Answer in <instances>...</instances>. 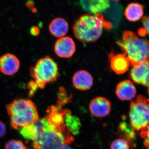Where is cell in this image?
I'll use <instances>...</instances> for the list:
<instances>
[{"instance_id":"2","label":"cell","mask_w":149,"mask_h":149,"mask_svg":"<svg viewBox=\"0 0 149 149\" xmlns=\"http://www.w3.org/2000/svg\"><path fill=\"white\" fill-rule=\"evenodd\" d=\"M112 27L111 23L106 20L102 14H86L76 20L72 28L78 40L83 43H90L98 40L104 29L109 30Z\"/></svg>"},{"instance_id":"26","label":"cell","mask_w":149,"mask_h":149,"mask_svg":"<svg viewBox=\"0 0 149 149\" xmlns=\"http://www.w3.org/2000/svg\"><path fill=\"white\" fill-rule=\"evenodd\" d=\"M30 32L31 35L33 36H36L39 35L40 33V29L39 27L34 26L31 28L30 30Z\"/></svg>"},{"instance_id":"6","label":"cell","mask_w":149,"mask_h":149,"mask_svg":"<svg viewBox=\"0 0 149 149\" xmlns=\"http://www.w3.org/2000/svg\"><path fill=\"white\" fill-rule=\"evenodd\" d=\"M129 120L131 127L136 131L149 125V98L141 95L132 101L130 105Z\"/></svg>"},{"instance_id":"8","label":"cell","mask_w":149,"mask_h":149,"mask_svg":"<svg viewBox=\"0 0 149 149\" xmlns=\"http://www.w3.org/2000/svg\"><path fill=\"white\" fill-rule=\"evenodd\" d=\"M54 49L56 54L63 58L71 57L76 50L73 40L71 37L65 36L57 40Z\"/></svg>"},{"instance_id":"17","label":"cell","mask_w":149,"mask_h":149,"mask_svg":"<svg viewBox=\"0 0 149 149\" xmlns=\"http://www.w3.org/2000/svg\"><path fill=\"white\" fill-rule=\"evenodd\" d=\"M64 124L70 132L76 135L80 132L81 123L80 119L75 116L72 115L70 110L67 109L65 115Z\"/></svg>"},{"instance_id":"16","label":"cell","mask_w":149,"mask_h":149,"mask_svg":"<svg viewBox=\"0 0 149 149\" xmlns=\"http://www.w3.org/2000/svg\"><path fill=\"white\" fill-rule=\"evenodd\" d=\"M143 6L137 3H130L125 8L124 15L127 19L131 22L138 21L143 16Z\"/></svg>"},{"instance_id":"10","label":"cell","mask_w":149,"mask_h":149,"mask_svg":"<svg viewBox=\"0 0 149 149\" xmlns=\"http://www.w3.org/2000/svg\"><path fill=\"white\" fill-rule=\"evenodd\" d=\"M19 67V60L13 54H6L0 58V71L3 74L13 75L17 72Z\"/></svg>"},{"instance_id":"1","label":"cell","mask_w":149,"mask_h":149,"mask_svg":"<svg viewBox=\"0 0 149 149\" xmlns=\"http://www.w3.org/2000/svg\"><path fill=\"white\" fill-rule=\"evenodd\" d=\"M37 129L36 140L32 142L34 149H58L69 145L74 141L65 124L56 128L48 120L47 116L35 122Z\"/></svg>"},{"instance_id":"29","label":"cell","mask_w":149,"mask_h":149,"mask_svg":"<svg viewBox=\"0 0 149 149\" xmlns=\"http://www.w3.org/2000/svg\"><path fill=\"white\" fill-rule=\"evenodd\" d=\"M148 95L149 96V87H148Z\"/></svg>"},{"instance_id":"21","label":"cell","mask_w":149,"mask_h":149,"mask_svg":"<svg viewBox=\"0 0 149 149\" xmlns=\"http://www.w3.org/2000/svg\"><path fill=\"white\" fill-rule=\"evenodd\" d=\"M111 149H130L129 143L123 139H118L113 141Z\"/></svg>"},{"instance_id":"9","label":"cell","mask_w":149,"mask_h":149,"mask_svg":"<svg viewBox=\"0 0 149 149\" xmlns=\"http://www.w3.org/2000/svg\"><path fill=\"white\" fill-rule=\"evenodd\" d=\"M130 76L133 82L137 84L149 87V60L133 66Z\"/></svg>"},{"instance_id":"27","label":"cell","mask_w":149,"mask_h":149,"mask_svg":"<svg viewBox=\"0 0 149 149\" xmlns=\"http://www.w3.org/2000/svg\"><path fill=\"white\" fill-rule=\"evenodd\" d=\"M26 5L28 8L32 10V12H36L37 9L35 8V6H34V2L32 1H28V2H27Z\"/></svg>"},{"instance_id":"4","label":"cell","mask_w":149,"mask_h":149,"mask_svg":"<svg viewBox=\"0 0 149 149\" xmlns=\"http://www.w3.org/2000/svg\"><path fill=\"white\" fill-rule=\"evenodd\" d=\"M117 44L133 67L149 60V41L140 38L134 32L124 31Z\"/></svg>"},{"instance_id":"5","label":"cell","mask_w":149,"mask_h":149,"mask_svg":"<svg viewBox=\"0 0 149 149\" xmlns=\"http://www.w3.org/2000/svg\"><path fill=\"white\" fill-rule=\"evenodd\" d=\"M30 72L38 88L42 89L47 84L56 81L59 74L57 64L49 56L39 59L34 66L30 68Z\"/></svg>"},{"instance_id":"24","label":"cell","mask_w":149,"mask_h":149,"mask_svg":"<svg viewBox=\"0 0 149 149\" xmlns=\"http://www.w3.org/2000/svg\"><path fill=\"white\" fill-rule=\"evenodd\" d=\"M142 22L145 29L149 34V14L142 18Z\"/></svg>"},{"instance_id":"3","label":"cell","mask_w":149,"mask_h":149,"mask_svg":"<svg viewBox=\"0 0 149 149\" xmlns=\"http://www.w3.org/2000/svg\"><path fill=\"white\" fill-rule=\"evenodd\" d=\"M10 125L15 130H20L40 119L37 107L31 100L19 98L14 100L7 106Z\"/></svg>"},{"instance_id":"13","label":"cell","mask_w":149,"mask_h":149,"mask_svg":"<svg viewBox=\"0 0 149 149\" xmlns=\"http://www.w3.org/2000/svg\"><path fill=\"white\" fill-rule=\"evenodd\" d=\"M72 83L74 88L77 90L87 91L90 90L93 86V77L87 71L79 70L73 75Z\"/></svg>"},{"instance_id":"18","label":"cell","mask_w":149,"mask_h":149,"mask_svg":"<svg viewBox=\"0 0 149 149\" xmlns=\"http://www.w3.org/2000/svg\"><path fill=\"white\" fill-rule=\"evenodd\" d=\"M119 128L120 131L125 134L128 140V142H130V144H132L133 139H135V133H134L133 128L131 127V125H129L126 122H122L120 123L119 125Z\"/></svg>"},{"instance_id":"11","label":"cell","mask_w":149,"mask_h":149,"mask_svg":"<svg viewBox=\"0 0 149 149\" xmlns=\"http://www.w3.org/2000/svg\"><path fill=\"white\" fill-rule=\"evenodd\" d=\"M136 89L133 83L130 80L121 81L117 85L116 94L119 100L122 101H130L136 97Z\"/></svg>"},{"instance_id":"12","label":"cell","mask_w":149,"mask_h":149,"mask_svg":"<svg viewBox=\"0 0 149 149\" xmlns=\"http://www.w3.org/2000/svg\"><path fill=\"white\" fill-rule=\"evenodd\" d=\"M79 4L83 10L92 15L101 14L109 8L111 3L107 0L80 1Z\"/></svg>"},{"instance_id":"20","label":"cell","mask_w":149,"mask_h":149,"mask_svg":"<svg viewBox=\"0 0 149 149\" xmlns=\"http://www.w3.org/2000/svg\"><path fill=\"white\" fill-rule=\"evenodd\" d=\"M4 149H27L23 142L19 140H9L6 143Z\"/></svg>"},{"instance_id":"22","label":"cell","mask_w":149,"mask_h":149,"mask_svg":"<svg viewBox=\"0 0 149 149\" xmlns=\"http://www.w3.org/2000/svg\"><path fill=\"white\" fill-rule=\"evenodd\" d=\"M140 135L144 140L145 146L149 147V125L140 130Z\"/></svg>"},{"instance_id":"7","label":"cell","mask_w":149,"mask_h":149,"mask_svg":"<svg viewBox=\"0 0 149 149\" xmlns=\"http://www.w3.org/2000/svg\"><path fill=\"white\" fill-rule=\"evenodd\" d=\"M89 109L91 114L95 117H105L111 111V105L109 101L106 98L96 97L90 102Z\"/></svg>"},{"instance_id":"23","label":"cell","mask_w":149,"mask_h":149,"mask_svg":"<svg viewBox=\"0 0 149 149\" xmlns=\"http://www.w3.org/2000/svg\"><path fill=\"white\" fill-rule=\"evenodd\" d=\"M27 88L29 91V96H32L36 93L38 87L35 81L31 80L27 84Z\"/></svg>"},{"instance_id":"19","label":"cell","mask_w":149,"mask_h":149,"mask_svg":"<svg viewBox=\"0 0 149 149\" xmlns=\"http://www.w3.org/2000/svg\"><path fill=\"white\" fill-rule=\"evenodd\" d=\"M58 97L57 105L61 107L69 102L71 99V96L68 95L66 91L63 88L60 89Z\"/></svg>"},{"instance_id":"14","label":"cell","mask_w":149,"mask_h":149,"mask_svg":"<svg viewBox=\"0 0 149 149\" xmlns=\"http://www.w3.org/2000/svg\"><path fill=\"white\" fill-rule=\"evenodd\" d=\"M129 60L124 54H113L110 58V65L112 70L117 74H124L129 68Z\"/></svg>"},{"instance_id":"25","label":"cell","mask_w":149,"mask_h":149,"mask_svg":"<svg viewBox=\"0 0 149 149\" xmlns=\"http://www.w3.org/2000/svg\"><path fill=\"white\" fill-rule=\"evenodd\" d=\"M6 133V127L5 124L2 120H0V139L5 136Z\"/></svg>"},{"instance_id":"15","label":"cell","mask_w":149,"mask_h":149,"mask_svg":"<svg viewBox=\"0 0 149 149\" xmlns=\"http://www.w3.org/2000/svg\"><path fill=\"white\" fill-rule=\"evenodd\" d=\"M69 26L67 22L62 18L54 19L49 25V30L52 35L57 38L64 37L67 34Z\"/></svg>"},{"instance_id":"28","label":"cell","mask_w":149,"mask_h":149,"mask_svg":"<svg viewBox=\"0 0 149 149\" xmlns=\"http://www.w3.org/2000/svg\"><path fill=\"white\" fill-rule=\"evenodd\" d=\"M58 149H72L68 145H64L59 147Z\"/></svg>"}]
</instances>
